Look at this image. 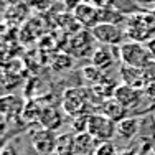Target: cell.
<instances>
[{
    "instance_id": "obj_15",
    "label": "cell",
    "mask_w": 155,
    "mask_h": 155,
    "mask_svg": "<svg viewBox=\"0 0 155 155\" xmlns=\"http://www.w3.org/2000/svg\"><path fill=\"white\" fill-rule=\"evenodd\" d=\"M73 66V60L68 56V54H58L56 58L53 60V69L58 73H63V71H68L69 68Z\"/></svg>"
},
{
    "instance_id": "obj_1",
    "label": "cell",
    "mask_w": 155,
    "mask_h": 155,
    "mask_svg": "<svg viewBox=\"0 0 155 155\" xmlns=\"http://www.w3.org/2000/svg\"><path fill=\"white\" fill-rule=\"evenodd\" d=\"M155 33V15L153 13H134L127 17V25H125V36L132 41L143 43L147 40H152Z\"/></svg>"
},
{
    "instance_id": "obj_17",
    "label": "cell",
    "mask_w": 155,
    "mask_h": 155,
    "mask_svg": "<svg viewBox=\"0 0 155 155\" xmlns=\"http://www.w3.org/2000/svg\"><path fill=\"white\" fill-rule=\"evenodd\" d=\"M96 155H117V150L112 142H102L96 150Z\"/></svg>"
},
{
    "instance_id": "obj_12",
    "label": "cell",
    "mask_w": 155,
    "mask_h": 155,
    "mask_svg": "<svg viewBox=\"0 0 155 155\" xmlns=\"http://www.w3.org/2000/svg\"><path fill=\"white\" fill-rule=\"evenodd\" d=\"M102 114L107 116L110 120H114L116 124H119L120 120H124L127 117V109L124 106H120L116 99H106L102 104Z\"/></svg>"
},
{
    "instance_id": "obj_16",
    "label": "cell",
    "mask_w": 155,
    "mask_h": 155,
    "mask_svg": "<svg viewBox=\"0 0 155 155\" xmlns=\"http://www.w3.org/2000/svg\"><path fill=\"white\" fill-rule=\"evenodd\" d=\"M142 71H143V79H145L147 86L153 84L155 83V61H152L150 64H147Z\"/></svg>"
},
{
    "instance_id": "obj_10",
    "label": "cell",
    "mask_w": 155,
    "mask_h": 155,
    "mask_svg": "<svg viewBox=\"0 0 155 155\" xmlns=\"http://www.w3.org/2000/svg\"><path fill=\"white\" fill-rule=\"evenodd\" d=\"M56 142L58 139L54 137L53 130H48V129H43L41 132L35 135L33 139V147L36 149V152L40 155H51L56 149Z\"/></svg>"
},
{
    "instance_id": "obj_13",
    "label": "cell",
    "mask_w": 155,
    "mask_h": 155,
    "mask_svg": "<svg viewBox=\"0 0 155 155\" xmlns=\"http://www.w3.org/2000/svg\"><path fill=\"white\" fill-rule=\"evenodd\" d=\"M40 122L43 124V129H48V130L54 132L63 125V116L58 109L46 107V109H43L41 116H40Z\"/></svg>"
},
{
    "instance_id": "obj_8",
    "label": "cell",
    "mask_w": 155,
    "mask_h": 155,
    "mask_svg": "<svg viewBox=\"0 0 155 155\" xmlns=\"http://www.w3.org/2000/svg\"><path fill=\"white\" fill-rule=\"evenodd\" d=\"M114 99L119 102L120 106H124L127 110L137 109V106L142 101V89H135V87L125 86V84H117L116 91H114Z\"/></svg>"
},
{
    "instance_id": "obj_3",
    "label": "cell",
    "mask_w": 155,
    "mask_h": 155,
    "mask_svg": "<svg viewBox=\"0 0 155 155\" xmlns=\"http://www.w3.org/2000/svg\"><path fill=\"white\" fill-rule=\"evenodd\" d=\"M87 134L97 142H110V139L117 134V124L104 114H91L89 124H87Z\"/></svg>"
},
{
    "instance_id": "obj_11",
    "label": "cell",
    "mask_w": 155,
    "mask_h": 155,
    "mask_svg": "<svg viewBox=\"0 0 155 155\" xmlns=\"http://www.w3.org/2000/svg\"><path fill=\"white\" fill-rule=\"evenodd\" d=\"M97 140L93 139L89 134H78L73 142V155H96Z\"/></svg>"
},
{
    "instance_id": "obj_19",
    "label": "cell",
    "mask_w": 155,
    "mask_h": 155,
    "mask_svg": "<svg viewBox=\"0 0 155 155\" xmlns=\"http://www.w3.org/2000/svg\"><path fill=\"white\" fill-rule=\"evenodd\" d=\"M145 45H147V48H149V51L152 53V56L155 58V36H153L152 40H149V41H147Z\"/></svg>"
},
{
    "instance_id": "obj_14",
    "label": "cell",
    "mask_w": 155,
    "mask_h": 155,
    "mask_svg": "<svg viewBox=\"0 0 155 155\" xmlns=\"http://www.w3.org/2000/svg\"><path fill=\"white\" fill-rule=\"evenodd\" d=\"M139 129H140V120L137 117H125L124 120H120L117 124V134L124 140H132L139 134Z\"/></svg>"
},
{
    "instance_id": "obj_4",
    "label": "cell",
    "mask_w": 155,
    "mask_h": 155,
    "mask_svg": "<svg viewBox=\"0 0 155 155\" xmlns=\"http://www.w3.org/2000/svg\"><path fill=\"white\" fill-rule=\"evenodd\" d=\"M91 35L96 41L107 46H120L125 38V30L116 23H97L91 30Z\"/></svg>"
},
{
    "instance_id": "obj_21",
    "label": "cell",
    "mask_w": 155,
    "mask_h": 155,
    "mask_svg": "<svg viewBox=\"0 0 155 155\" xmlns=\"http://www.w3.org/2000/svg\"><path fill=\"white\" fill-rule=\"evenodd\" d=\"M153 117H155V116H153Z\"/></svg>"
},
{
    "instance_id": "obj_18",
    "label": "cell",
    "mask_w": 155,
    "mask_h": 155,
    "mask_svg": "<svg viewBox=\"0 0 155 155\" xmlns=\"http://www.w3.org/2000/svg\"><path fill=\"white\" fill-rule=\"evenodd\" d=\"M86 2H89L91 5H94L96 8H99V10L114 7V0H86Z\"/></svg>"
},
{
    "instance_id": "obj_2",
    "label": "cell",
    "mask_w": 155,
    "mask_h": 155,
    "mask_svg": "<svg viewBox=\"0 0 155 155\" xmlns=\"http://www.w3.org/2000/svg\"><path fill=\"white\" fill-rule=\"evenodd\" d=\"M119 58L122 64L134 66V68L143 69L147 64L153 61L152 53L149 51L147 45L139 41H125L119 46Z\"/></svg>"
},
{
    "instance_id": "obj_5",
    "label": "cell",
    "mask_w": 155,
    "mask_h": 155,
    "mask_svg": "<svg viewBox=\"0 0 155 155\" xmlns=\"http://www.w3.org/2000/svg\"><path fill=\"white\" fill-rule=\"evenodd\" d=\"M87 102V91L81 89V87H71L64 93V99H63V109L66 114L76 117L84 114V107Z\"/></svg>"
},
{
    "instance_id": "obj_7",
    "label": "cell",
    "mask_w": 155,
    "mask_h": 155,
    "mask_svg": "<svg viewBox=\"0 0 155 155\" xmlns=\"http://www.w3.org/2000/svg\"><path fill=\"white\" fill-rule=\"evenodd\" d=\"M74 20L79 25H83L84 28H91L93 30L97 23H101L99 8H96L89 2H79L74 7Z\"/></svg>"
},
{
    "instance_id": "obj_20",
    "label": "cell",
    "mask_w": 155,
    "mask_h": 155,
    "mask_svg": "<svg viewBox=\"0 0 155 155\" xmlns=\"http://www.w3.org/2000/svg\"><path fill=\"white\" fill-rule=\"evenodd\" d=\"M135 3H153L155 0H134Z\"/></svg>"
},
{
    "instance_id": "obj_6",
    "label": "cell",
    "mask_w": 155,
    "mask_h": 155,
    "mask_svg": "<svg viewBox=\"0 0 155 155\" xmlns=\"http://www.w3.org/2000/svg\"><path fill=\"white\" fill-rule=\"evenodd\" d=\"M116 60H119V46L101 45L91 54V64L96 66L97 69H101L102 73L112 68Z\"/></svg>"
},
{
    "instance_id": "obj_9",
    "label": "cell",
    "mask_w": 155,
    "mask_h": 155,
    "mask_svg": "<svg viewBox=\"0 0 155 155\" xmlns=\"http://www.w3.org/2000/svg\"><path fill=\"white\" fill-rule=\"evenodd\" d=\"M120 81L125 86L135 87V89H145L147 87L145 79H143V71L140 68H134V66H120Z\"/></svg>"
}]
</instances>
